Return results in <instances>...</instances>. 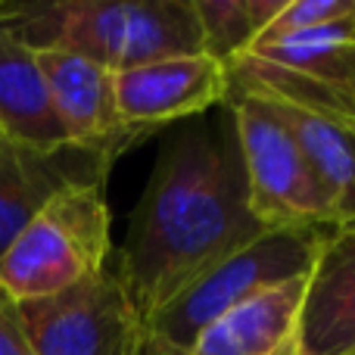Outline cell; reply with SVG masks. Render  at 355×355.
I'll return each mask as SVG.
<instances>
[{
	"mask_svg": "<svg viewBox=\"0 0 355 355\" xmlns=\"http://www.w3.org/2000/svg\"><path fill=\"white\" fill-rule=\"evenodd\" d=\"M218 110L215 122L187 119L166 137L122 246L112 250V268L141 324L265 234L246 196L234 119L225 103Z\"/></svg>",
	"mask_w": 355,
	"mask_h": 355,
	"instance_id": "6da1fadb",
	"label": "cell"
},
{
	"mask_svg": "<svg viewBox=\"0 0 355 355\" xmlns=\"http://www.w3.org/2000/svg\"><path fill=\"white\" fill-rule=\"evenodd\" d=\"M0 22L31 50H69L110 72L200 53L193 0H0Z\"/></svg>",
	"mask_w": 355,
	"mask_h": 355,
	"instance_id": "7a4b0ae2",
	"label": "cell"
},
{
	"mask_svg": "<svg viewBox=\"0 0 355 355\" xmlns=\"http://www.w3.org/2000/svg\"><path fill=\"white\" fill-rule=\"evenodd\" d=\"M106 178L62 187L0 256V290L12 302L62 293L112 259Z\"/></svg>",
	"mask_w": 355,
	"mask_h": 355,
	"instance_id": "3957f363",
	"label": "cell"
},
{
	"mask_svg": "<svg viewBox=\"0 0 355 355\" xmlns=\"http://www.w3.org/2000/svg\"><path fill=\"white\" fill-rule=\"evenodd\" d=\"M231 91L355 122V16L259 37L231 66Z\"/></svg>",
	"mask_w": 355,
	"mask_h": 355,
	"instance_id": "277c9868",
	"label": "cell"
},
{
	"mask_svg": "<svg viewBox=\"0 0 355 355\" xmlns=\"http://www.w3.org/2000/svg\"><path fill=\"white\" fill-rule=\"evenodd\" d=\"M237 131L246 196L265 231L277 227H334V212L293 128L271 100L231 91L225 100Z\"/></svg>",
	"mask_w": 355,
	"mask_h": 355,
	"instance_id": "5b68a950",
	"label": "cell"
},
{
	"mask_svg": "<svg viewBox=\"0 0 355 355\" xmlns=\"http://www.w3.org/2000/svg\"><path fill=\"white\" fill-rule=\"evenodd\" d=\"M321 243H324V231L315 227H277L259 234L252 243H246L240 252L227 256L209 275H202L193 287L184 290L172 306L162 309L144 327L187 352L196 334L227 309L240 306L271 284L309 275L321 252Z\"/></svg>",
	"mask_w": 355,
	"mask_h": 355,
	"instance_id": "8992f818",
	"label": "cell"
},
{
	"mask_svg": "<svg viewBox=\"0 0 355 355\" xmlns=\"http://www.w3.org/2000/svg\"><path fill=\"white\" fill-rule=\"evenodd\" d=\"M16 306L31 355H128L141 331L112 259L62 293Z\"/></svg>",
	"mask_w": 355,
	"mask_h": 355,
	"instance_id": "52a82bcc",
	"label": "cell"
},
{
	"mask_svg": "<svg viewBox=\"0 0 355 355\" xmlns=\"http://www.w3.org/2000/svg\"><path fill=\"white\" fill-rule=\"evenodd\" d=\"M231 94V72L209 53H178L116 72V110L128 131L153 135L162 125L200 119Z\"/></svg>",
	"mask_w": 355,
	"mask_h": 355,
	"instance_id": "ba28073f",
	"label": "cell"
},
{
	"mask_svg": "<svg viewBox=\"0 0 355 355\" xmlns=\"http://www.w3.org/2000/svg\"><path fill=\"white\" fill-rule=\"evenodd\" d=\"M116 159V150L81 144L31 147L0 135V256L62 187L110 178Z\"/></svg>",
	"mask_w": 355,
	"mask_h": 355,
	"instance_id": "9c48e42d",
	"label": "cell"
},
{
	"mask_svg": "<svg viewBox=\"0 0 355 355\" xmlns=\"http://www.w3.org/2000/svg\"><path fill=\"white\" fill-rule=\"evenodd\" d=\"M35 60L56 119L72 144L116 150L122 156L131 144L144 141V135L128 131L119 119L116 72L69 50H35Z\"/></svg>",
	"mask_w": 355,
	"mask_h": 355,
	"instance_id": "30bf717a",
	"label": "cell"
},
{
	"mask_svg": "<svg viewBox=\"0 0 355 355\" xmlns=\"http://www.w3.org/2000/svg\"><path fill=\"white\" fill-rule=\"evenodd\" d=\"M309 275L271 284L202 327L187 355H302Z\"/></svg>",
	"mask_w": 355,
	"mask_h": 355,
	"instance_id": "8fae6325",
	"label": "cell"
},
{
	"mask_svg": "<svg viewBox=\"0 0 355 355\" xmlns=\"http://www.w3.org/2000/svg\"><path fill=\"white\" fill-rule=\"evenodd\" d=\"M302 355H355V221L327 227L309 271Z\"/></svg>",
	"mask_w": 355,
	"mask_h": 355,
	"instance_id": "7c38bea8",
	"label": "cell"
},
{
	"mask_svg": "<svg viewBox=\"0 0 355 355\" xmlns=\"http://www.w3.org/2000/svg\"><path fill=\"white\" fill-rule=\"evenodd\" d=\"M0 135L31 147L72 144L50 103L35 50L0 22Z\"/></svg>",
	"mask_w": 355,
	"mask_h": 355,
	"instance_id": "4fadbf2b",
	"label": "cell"
},
{
	"mask_svg": "<svg viewBox=\"0 0 355 355\" xmlns=\"http://www.w3.org/2000/svg\"><path fill=\"white\" fill-rule=\"evenodd\" d=\"M275 103V100H271ZM293 128L334 212V225L355 221V122L275 103Z\"/></svg>",
	"mask_w": 355,
	"mask_h": 355,
	"instance_id": "5bb4252c",
	"label": "cell"
},
{
	"mask_svg": "<svg viewBox=\"0 0 355 355\" xmlns=\"http://www.w3.org/2000/svg\"><path fill=\"white\" fill-rule=\"evenodd\" d=\"M281 6L284 0H193L202 53L231 72V66L256 44Z\"/></svg>",
	"mask_w": 355,
	"mask_h": 355,
	"instance_id": "9a60e30c",
	"label": "cell"
},
{
	"mask_svg": "<svg viewBox=\"0 0 355 355\" xmlns=\"http://www.w3.org/2000/svg\"><path fill=\"white\" fill-rule=\"evenodd\" d=\"M346 16H355V0H284L281 12L271 19L268 28L259 37L318 28V25L337 22V19H346Z\"/></svg>",
	"mask_w": 355,
	"mask_h": 355,
	"instance_id": "2e32d148",
	"label": "cell"
},
{
	"mask_svg": "<svg viewBox=\"0 0 355 355\" xmlns=\"http://www.w3.org/2000/svg\"><path fill=\"white\" fill-rule=\"evenodd\" d=\"M0 355H31L22 321H19V306L3 290H0Z\"/></svg>",
	"mask_w": 355,
	"mask_h": 355,
	"instance_id": "e0dca14e",
	"label": "cell"
},
{
	"mask_svg": "<svg viewBox=\"0 0 355 355\" xmlns=\"http://www.w3.org/2000/svg\"><path fill=\"white\" fill-rule=\"evenodd\" d=\"M128 355H187L184 349H178V346H172L168 340H162L159 334L147 331V327L141 324V331H137L135 343H131Z\"/></svg>",
	"mask_w": 355,
	"mask_h": 355,
	"instance_id": "ac0fdd59",
	"label": "cell"
}]
</instances>
